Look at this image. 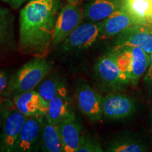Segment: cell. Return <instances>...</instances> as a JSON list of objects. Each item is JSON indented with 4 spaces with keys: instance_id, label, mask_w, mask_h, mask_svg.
Masks as SVG:
<instances>
[{
    "instance_id": "4316f807",
    "label": "cell",
    "mask_w": 152,
    "mask_h": 152,
    "mask_svg": "<svg viewBox=\"0 0 152 152\" xmlns=\"http://www.w3.org/2000/svg\"><path fill=\"white\" fill-rule=\"evenodd\" d=\"M7 4H9L13 9H18L20 6H22L23 4L27 1L28 0H2Z\"/></svg>"
},
{
    "instance_id": "9c48e42d",
    "label": "cell",
    "mask_w": 152,
    "mask_h": 152,
    "mask_svg": "<svg viewBox=\"0 0 152 152\" xmlns=\"http://www.w3.org/2000/svg\"><path fill=\"white\" fill-rule=\"evenodd\" d=\"M83 11L77 4L68 3L63 7L57 16L53 35L52 48H56L82 23Z\"/></svg>"
},
{
    "instance_id": "52a82bcc",
    "label": "cell",
    "mask_w": 152,
    "mask_h": 152,
    "mask_svg": "<svg viewBox=\"0 0 152 152\" xmlns=\"http://www.w3.org/2000/svg\"><path fill=\"white\" fill-rule=\"evenodd\" d=\"M128 47H139L152 54V26L133 25L115 37L111 51L116 52Z\"/></svg>"
},
{
    "instance_id": "7402d4cb",
    "label": "cell",
    "mask_w": 152,
    "mask_h": 152,
    "mask_svg": "<svg viewBox=\"0 0 152 152\" xmlns=\"http://www.w3.org/2000/svg\"><path fill=\"white\" fill-rule=\"evenodd\" d=\"M14 18L8 9L0 5V30L14 33Z\"/></svg>"
},
{
    "instance_id": "4fadbf2b",
    "label": "cell",
    "mask_w": 152,
    "mask_h": 152,
    "mask_svg": "<svg viewBox=\"0 0 152 152\" xmlns=\"http://www.w3.org/2000/svg\"><path fill=\"white\" fill-rule=\"evenodd\" d=\"M75 115L73 102L66 87L48 102V111L45 116L49 122L58 125L63 121Z\"/></svg>"
},
{
    "instance_id": "d6986e66",
    "label": "cell",
    "mask_w": 152,
    "mask_h": 152,
    "mask_svg": "<svg viewBox=\"0 0 152 152\" xmlns=\"http://www.w3.org/2000/svg\"><path fill=\"white\" fill-rule=\"evenodd\" d=\"M40 151L44 152H64L58 125L49 122L44 116L40 137Z\"/></svg>"
},
{
    "instance_id": "ac0fdd59",
    "label": "cell",
    "mask_w": 152,
    "mask_h": 152,
    "mask_svg": "<svg viewBox=\"0 0 152 152\" xmlns=\"http://www.w3.org/2000/svg\"><path fill=\"white\" fill-rule=\"evenodd\" d=\"M122 7L134 25L152 26V0H123Z\"/></svg>"
},
{
    "instance_id": "e0dca14e",
    "label": "cell",
    "mask_w": 152,
    "mask_h": 152,
    "mask_svg": "<svg viewBox=\"0 0 152 152\" xmlns=\"http://www.w3.org/2000/svg\"><path fill=\"white\" fill-rule=\"evenodd\" d=\"M58 127L64 152H76L82 135V126L76 115L63 121Z\"/></svg>"
},
{
    "instance_id": "8fae6325",
    "label": "cell",
    "mask_w": 152,
    "mask_h": 152,
    "mask_svg": "<svg viewBox=\"0 0 152 152\" xmlns=\"http://www.w3.org/2000/svg\"><path fill=\"white\" fill-rule=\"evenodd\" d=\"M26 117L16 108L11 109L0 130V152H14Z\"/></svg>"
},
{
    "instance_id": "cb8c5ba5",
    "label": "cell",
    "mask_w": 152,
    "mask_h": 152,
    "mask_svg": "<svg viewBox=\"0 0 152 152\" xmlns=\"http://www.w3.org/2000/svg\"><path fill=\"white\" fill-rule=\"evenodd\" d=\"M14 107V104L11 97L0 96V128L11 109Z\"/></svg>"
},
{
    "instance_id": "d4e9b609",
    "label": "cell",
    "mask_w": 152,
    "mask_h": 152,
    "mask_svg": "<svg viewBox=\"0 0 152 152\" xmlns=\"http://www.w3.org/2000/svg\"><path fill=\"white\" fill-rule=\"evenodd\" d=\"M17 48V44L0 37V61L14 53Z\"/></svg>"
},
{
    "instance_id": "44dd1931",
    "label": "cell",
    "mask_w": 152,
    "mask_h": 152,
    "mask_svg": "<svg viewBox=\"0 0 152 152\" xmlns=\"http://www.w3.org/2000/svg\"><path fill=\"white\" fill-rule=\"evenodd\" d=\"M104 150L96 138L89 133L82 134L76 152H102Z\"/></svg>"
},
{
    "instance_id": "6da1fadb",
    "label": "cell",
    "mask_w": 152,
    "mask_h": 152,
    "mask_svg": "<svg viewBox=\"0 0 152 152\" xmlns=\"http://www.w3.org/2000/svg\"><path fill=\"white\" fill-rule=\"evenodd\" d=\"M59 0H30L19 18L18 48L25 54L45 57L52 48Z\"/></svg>"
},
{
    "instance_id": "9a60e30c",
    "label": "cell",
    "mask_w": 152,
    "mask_h": 152,
    "mask_svg": "<svg viewBox=\"0 0 152 152\" xmlns=\"http://www.w3.org/2000/svg\"><path fill=\"white\" fill-rule=\"evenodd\" d=\"M122 6L123 0H90L83 9V16L87 21H103Z\"/></svg>"
},
{
    "instance_id": "277c9868",
    "label": "cell",
    "mask_w": 152,
    "mask_h": 152,
    "mask_svg": "<svg viewBox=\"0 0 152 152\" xmlns=\"http://www.w3.org/2000/svg\"><path fill=\"white\" fill-rule=\"evenodd\" d=\"M113 52L116 54L118 64L129 85H136L149 67L150 54L139 47H128Z\"/></svg>"
},
{
    "instance_id": "ffe728a7",
    "label": "cell",
    "mask_w": 152,
    "mask_h": 152,
    "mask_svg": "<svg viewBox=\"0 0 152 152\" xmlns=\"http://www.w3.org/2000/svg\"><path fill=\"white\" fill-rule=\"evenodd\" d=\"M67 87L66 78L60 73L53 72L49 73L40 82L35 90L42 97L49 102L61 90Z\"/></svg>"
},
{
    "instance_id": "3957f363",
    "label": "cell",
    "mask_w": 152,
    "mask_h": 152,
    "mask_svg": "<svg viewBox=\"0 0 152 152\" xmlns=\"http://www.w3.org/2000/svg\"><path fill=\"white\" fill-rule=\"evenodd\" d=\"M102 21L82 23L58 45L64 54H77L88 50L102 39Z\"/></svg>"
},
{
    "instance_id": "484cf974",
    "label": "cell",
    "mask_w": 152,
    "mask_h": 152,
    "mask_svg": "<svg viewBox=\"0 0 152 152\" xmlns=\"http://www.w3.org/2000/svg\"><path fill=\"white\" fill-rule=\"evenodd\" d=\"M144 84L148 93L152 96V54L150 55L149 67L144 75Z\"/></svg>"
},
{
    "instance_id": "603a6c76",
    "label": "cell",
    "mask_w": 152,
    "mask_h": 152,
    "mask_svg": "<svg viewBox=\"0 0 152 152\" xmlns=\"http://www.w3.org/2000/svg\"><path fill=\"white\" fill-rule=\"evenodd\" d=\"M13 73L7 68H0V96H9V86Z\"/></svg>"
},
{
    "instance_id": "5bb4252c",
    "label": "cell",
    "mask_w": 152,
    "mask_h": 152,
    "mask_svg": "<svg viewBox=\"0 0 152 152\" xmlns=\"http://www.w3.org/2000/svg\"><path fill=\"white\" fill-rule=\"evenodd\" d=\"M149 144L141 137L131 132L116 134L106 142L104 151L108 152H144Z\"/></svg>"
},
{
    "instance_id": "83f0119b",
    "label": "cell",
    "mask_w": 152,
    "mask_h": 152,
    "mask_svg": "<svg viewBox=\"0 0 152 152\" xmlns=\"http://www.w3.org/2000/svg\"><path fill=\"white\" fill-rule=\"evenodd\" d=\"M68 3H71V4H78L82 0H67Z\"/></svg>"
},
{
    "instance_id": "5b68a950",
    "label": "cell",
    "mask_w": 152,
    "mask_h": 152,
    "mask_svg": "<svg viewBox=\"0 0 152 152\" xmlns=\"http://www.w3.org/2000/svg\"><path fill=\"white\" fill-rule=\"evenodd\" d=\"M94 72L99 83L107 90H122L129 85L118 64L116 54L112 51L99 58L94 65Z\"/></svg>"
},
{
    "instance_id": "2e32d148",
    "label": "cell",
    "mask_w": 152,
    "mask_h": 152,
    "mask_svg": "<svg viewBox=\"0 0 152 152\" xmlns=\"http://www.w3.org/2000/svg\"><path fill=\"white\" fill-rule=\"evenodd\" d=\"M134 25L132 18L123 7L102 21V39L115 37Z\"/></svg>"
},
{
    "instance_id": "7c38bea8",
    "label": "cell",
    "mask_w": 152,
    "mask_h": 152,
    "mask_svg": "<svg viewBox=\"0 0 152 152\" xmlns=\"http://www.w3.org/2000/svg\"><path fill=\"white\" fill-rule=\"evenodd\" d=\"M14 107L26 117L45 115L48 111V102L36 90H32L11 96Z\"/></svg>"
},
{
    "instance_id": "30bf717a",
    "label": "cell",
    "mask_w": 152,
    "mask_h": 152,
    "mask_svg": "<svg viewBox=\"0 0 152 152\" xmlns=\"http://www.w3.org/2000/svg\"><path fill=\"white\" fill-rule=\"evenodd\" d=\"M45 115L26 117L15 145L14 152H35L40 150V137Z\"/></svg>"
},
{
    "instance_id": "f1b7e54d",
    "label": "cell",
    "mask_w": 152,
    "mask_h": 152,
    "mask_svg": "<svg viewBox=\"0 0 152 152\" xmlns=\"http://www.w3.org/2000/svg\"><path fill=\"white\" fill-rule=\"evenodd\" d=\"M150 121H151V129H152V111H151V120H150Z\"/></svg>"
},
{
    "instance_id": "8992f818",
    "label": "cell",
    "mask_w": 152,
    "mask_h": 152,
    "mask_svg": "<svg viewBox=\"0 0 152 152\" xmlns=\"http://www.w3.org/2000/svg\"><path fill=\"white\" fill-rule=\"evenodd\" d=\"M74 96L77 108L90 122L101 121L103 96L84 80L76 83Z\"/></svg>"
},
{
    "instance_id": "7a4b0ae2",
    "label": "cell",
    "mask_w": 152,
    "mask_h": 152,
    "mask_svg": "<svg viewBox=\"0 0 152 152\" xmlns=\"http://www.w3.org/2000/svg\"><path fill=\"white\" fill-rule=\"evenodd\" d=\"M54 67V62L45 57L34 56L31 60L19 68L11 77L9 86V96L35 90L40 82Z\"/></svg>"
},
{
    "instance_id": "ba28073f",
    "label": "cell",
    "mask_w": 152,
    "mask_h": 152,
    "mask_svg": "<svg viewBox=\"0 0 152 152\" xmlns=\"http://www.w3.org/2000/svg\"><path fill=\"white\" fill-rule=\"evenodd\" d=\"M137 107V102L133 96L111 93L103 97L102 115L110 121H121L132 116Z\"/></svg>"
}]
</instances>
